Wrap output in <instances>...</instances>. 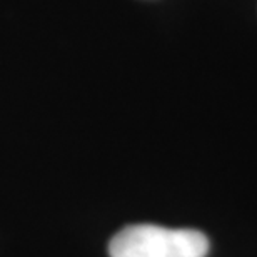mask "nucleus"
I'll use <instances>...</instances> for the list:
<instances>
[{
  "label": "nucleus",
  "mask_w": 257,
  "mask_h": 257,
  "mask_svg": "<svg viewBox=\"0 0 257 257\" xmlns=\"http://www.w3.org/2000/svg\"><path fill=\"white\" fill-rule=\"evenodd\" d=\"M209 239L194 229H169L154 224L128 225L109 244L110 257H205Z\"/></svg>",
  "instance_id": "f257e3e1"
}]
</instances>
